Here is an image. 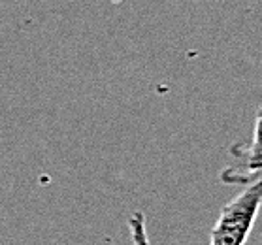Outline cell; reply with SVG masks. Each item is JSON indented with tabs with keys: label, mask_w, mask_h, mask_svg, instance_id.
Returning <instances> with one entry per match:
<instances>
[{
	"label": "cell",
	"mask_w": 262,
	"mask_h": 245,
	"mask_svg": "<svg viewBox=\"0 0 262 245\" xmlns=\"http://www.w3.org/2000/svg\"><path fill=\"white\" fill-rule=\"evenodd\" d=\"M260 202V180H255L221 208L219 217L211 228L209 245H245L258 217Z\"/></svg>",
	"instance_id": "cell-1"
},
{
	"label": "cell",
	"mask_w": 262,
	"mask_h": 245,
	"mask_svg": "<svg viewBox=\"0 0 262 245\" xmlns=\"http://www.w3.org/2000/svg\"><path fill=\"white\" fill-rule=\"evenodd\" d=\"M230 155L236 159L234 166H228L221 173V180L225 183H251L255 180H260V114H256L255 128L251 144L236 145L230 149Z\"/></svg>",
	"instance_id": "cell-2"
},
{
	"label": "cell",
	"mask_w": 262,
	"mask_h": 245,
	"mask_svg": "<svg viewBox=\"0 0 262 245\" xmlns=\"http://www.w3.org/2000/svg\"><path fill=\"white\" fill-rule=\"evenodd\" d=\"M128 227H130L132 245H151L147 236V228H145V215H143L142 211H134L128 217Z\"/></svg>",
	"instance_id": "cell-3"
}]
</instances>
